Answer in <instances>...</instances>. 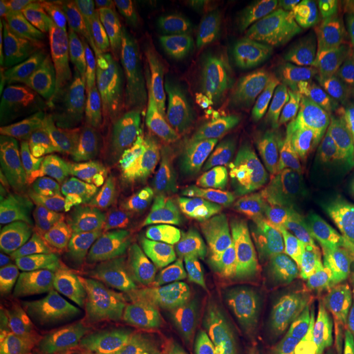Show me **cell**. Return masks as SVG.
Returning <instances> with one entry per match:
<instances>
[{"label": "cell", "instance_id": "cell-27", "mask_svg": "<svg viewBox=\"0 0 354 354\" xmlns=\"http://www.w3.org/2000/svg\"><path fill=\"white\" fill-rule=\"evenodd\" d=\"M184 71L190 89L205 106H214L221 97V86L214 66L198 35L196 20L192 19L183 45Z\"/></svg>", "mask_w": 354, "mask_h": 354}, {"label": "cell", "instance_id": "cell-7", "mask_svg": "<svg viewBox=\"0 0 354 354\" xmlns=\"http://www.w3.org/2000/svg\"><path fill=\"white\" fill-rule=\"evenodd\" d=\"M281 248L282 225L279 219L259 221L231 241L221 281L226 304L245 306L266 290L283 264Z\"/></svg>", "mask_w": 354, "mask_h": 354}, {"label": "cell", "instance_id": "cell-31", "mask_svg": "<svg viewBox=\"0 0 354 354\" xmlns=\"http://www.w3.org/2000/svg\"><path fill=\"white\" fill-rule=\"evenodd\" d=\"M82 7L105 45L115 55L133 62L134 37L120 3L82 1Z\"/></svg>", "mask_w": 354, "mask_h": 354}, {"label": "cell", "instance_id": "cell-35", "mask_svg": "<svg viewBox=\"0 0 354 354\" xmlns=\"http://www.w3.org/2000/svg\"><path fill=\"white\" fill-rule=\"evenodd\" d=\"M317 51L332 70H354V28L324 32L317 38Z\"/></svg>", "mask_w": 354, "mask_h": 354}, {"label": "cell", "instance_id": "cell-21", "mask_svg": "<svg viewBox=\"0 0 354 354\" xmlns=\"http://www.w3.org/2000/svg\"><path fill=\"white\" fill-rule=\"evenodd\" d=\"M140 349L138 327L112 310L88 314L82 333L59 354H136Z\"/></svg>", "mask_w": 354, "mask_h": 354}, {"label": "cell", "instance_id": "cell-25", "mask_svg": "<svg viewBox=\"0 0 354 354\" xmlns=\"http://www.w3.org/2000/svg\"><path fill=\"white\" fill-rule=\"evenodd\" d=\"M140 349L149 354H215L212 335L200 324L177 322L138 327Z\"/></svg>", "mask_w": 354, "mask_h": 354}, {"label": "cell", "instance_id": "cell-37", "mask_svg": "<svg viewBox=\"0 0 354 354\" xmlns=\"http://www.w3.org/2000/svg\"><path fill=\"white\" fill-rule=\"evenodd\" d=\"M67 0H21L12 1L13 8L21 24H42L61 7L70 4Z\"/></svg>", "mask_w": 354, "mask_h": 354}, {"label": "cell", "instance_id": "cell-26", "mask_svg": "<svg viewBox=\"0 0 354 354\" xmlns=\"http://www.w3.org/2000/svg\"><path fill=\"white\" fill-rule=\"evenodd\" d=\"M290 297L289 274L282 264L266 290L244 306L238 322L243 342L251 340L266 328L281 311H283Z\"/></svg>", "mask_w": 354, "mask_h": 354}, {"label": "cell", "instance_id": "cell-41", "mask_svg": "<svg viewBox=\"0 0 354 354\" xmlns=\"http://www.w3.org/2000/svg\"><path fill=\"white\" fill-rule=\"evenodd\" d=\"M216 354H227L226 352H223V351H221V352H218Z\"/></svg>", "mask_w": 354, "mask_h": 354}, {"label": "cell", "instance_id": "cell-20", "mask_svg": "<svg viewBox=\"0 0 354 354\" xmlns=\"http://www.w3.org/2000/svg\"><path fill=\"white\" fill-rule=\"evenodd\" d=\"M174 250L198 257L206 247V225L201 190L193 169L174 185L169 219Z\"/></svg>", "mask_w": 354, "mask_h": 354}, {"label": "cell", "instance_id": "cell-40", "mask_svg": "<svg viewBox=\"0 0 354 354\" xmlns=\"http://www.w3.org/2000/svg\"><path fill=\"white\" fill-rule=\"evenodd\" d=\"M19 24H20V20L13 8L12 1L1 0L0 1V32H1V36L10 37Z\"/></svg>", "mask_w": 354, "mask_h": 354}, {"label": "cell", "instance_id": "cell-15", "mask_svg": "<svg viewBox=\"0 0 354 354\" xmlns=\"http://www.w3.org/2000/svg\"><path fill=\"white\" fill-rule=\"evenodd\" d=\"M92 231L84 222H76L37 244L1 253L0 266L30 279L58 281L66 266L87 253Z\"/></svg>", "mask_w": 354, "mask_h": 354}, {"label": "cell", "instance_id": "cell-18", "mask_svg": "<svg viewBox=\"0 0 354 354\" xmlns=\"http://www.w3.org/2000/svg\"><path fill=\"white\" fill-rule=\"evenodd\" d=\"M120 6L131 28L134 45L138 50L140 59L160 70L165 73V76L174 82L180 93H183L184 100L188 104L193 118L203 115L207 106L197 100L190 89L187 76L178 71L163 26L153 12L150 1L120 3Z\"/></svg>", "mask_w": 354, "mask_h": 354}, {"label": "cell", "instance_id": "cell-34", "mask_svg": "<svg viewBox=\"0 0 354 354\" xmlns=\"http://www.w3.org/2000/svg\"><path fill=\"white\" fill-rule=\"evenodd\" d=\"M150 6L163 26L178 71L185 75L183 45L192 21L189 3L183 0H152Z\"/></svg>", "mask_w": 354, "mask_h": 354}, {"label": "cell", "instance_id": "cell-39", "mask_svg": "<svg viewBox=\"0 0 354 354\" xmlns=\"http://www.w3.org/2000/svg\"><path fill=\"white\" fill-rule=\"evenodd\" d=\"M0 127L8 129V102H7V50L4 41L0 42Z\"/></svg>", "mask_w": 354, "mask_h": 354}, {"label": "cell", "instance_id": "cell-11", "mask_svg": "<svg viewBox=\"0 0 354 354\" xmlns=\"http://www.w3.org/2000/svg\"><path fill=\"white\" fill-rule=\"evenodd\" d=\"M87 254L97 268L114 304L145 311L151 304L163 259L151 256H122L113 252L102 230H93Z\"/></svg>", "mask_w": 354, "mask_h": 354}, {"label": "cell", "instance_id": "cell-32", "mask_svg": "<svg viewBox=\"0 0 354 354\" xmlns=\"http://www.w3.org/2000/svg\"><path fill=\"white\" fill-rule=\"evenodd\" d=\"M230 11L241 29L252 38L260 50L273 54L279 48V36L266 1L263 0H230Z\"/></svg>", "mask_w": 354, "mask_h": 354}, {"label": "cell", "instance_id": "cell-10", "mask_svg": "<svg viewBox=\"0 0 354 354\" xmlns=\"http://www.w3.org/2000/svg\"><path fill=\"white\" fill-rule=\"evenodd\" d=\"M290 112L299 136V162L304 187L319 222L332 231L328 131L304 89L292 91Z\"/></svg>", "mask_w": 354, "mask_h": 354}, {"label": "cell", "instance_id": "cell-14", "mask_svg": "<svg viewBox=\"0 0 354 354\" xmlns=\"http://www.w3.org/2000/svg\"><path fill=\"white\" fill-rule=\"evenodd\" d=\"M93 111L88 99H84L71 105L46 124L19 136L10 143H1V185H4V177L10 165L15 168H24L28 165L49 167L75 140ZM1 140L4 142V138Z\"/></svg>", "mask_w": 354, "mask_h": 354}, {"label": "cell", "instance_id": "cell-2", "mask_svg": "<svg viewBox=\"0 0 354 354\" xmlns=\"http://www.w3.org/2000/svg\"><path fill=\"white\" fill-rule=\"evenodd\" d=\"M215 129L194 131L192 169L201 190L206 236L230 239L250 212L247 155L241 131L219 106H207Z\"/></svg>", "mask_w": 354, "mask_h": 354}, {"label": "cell", "instance_id": "cell-19", "mask_svg": "<svg viewBox=\"0 0 354 354\" xmlns=\"http://www.w3.org/2000/svg\"><path fill=\"white\" fill-rule=\"evenodd\" d=\"M8 38L19 55L41 74L71 84H84L88 79L89 67L64 50L42 24L20 23Z\"/></svg>", "mask_w": 354, "mask_h": 354}, {"label": "cell", "instance_id": "cell-33", "mask_svg": "<svg viewBox=\"0 0 354 354\" xmlns=\"http://www.w3.org/2000/svg\"><path fill=\"white\" fill-rule=\"evenodd\" d=\"M322 310V324L308 354H353L340 301L329 295L324 299Z\"/></svg>", "mask_w": 354, "mask_h": 354}, {"label": "cell", "instance_id": "cell-30", "mask_svg": "<svg viewBox=\"0 0 354 354\" xmlns=\"http://www.w3.org/2000/svg\"><path fill=\"white\" fill-rule=\"evenodd\" d=\"M39 306L42 322L54 354H59L64 348L79 339L88 314L82 317L70 315L61 302L57 282L50 281L44 282L41 286Z\"/></svg>", "mask_w": 354, "mask_h": 354}, {"label": "cell", "instance_id": "cell-29", "mask_svg": "<svg viewBox=\"0 0 354 354\" xmlns=\"http://www.w3.org/2000/svg\"><path fill=\"white\" fill-rule=\"evenodd\" d=\"M329 178L336 193L332 236L354 266V169L335 162L329 168Z\"/></svg>", "mask_w": 354, "mask_h": 354}, {"label": "cell", "instance_id": "cell-22", "mask_svg": "<svg viewBox=\"0 0 354 354\" xmlns=\"http://www.w3.org/2000/svg\"><path fill=\"white\" fill-rule=\"evenodd\" d=\"M42 26L64 50L79 62L91 67L99 64L104 39L100 37L88 16L82 7V1L70 3L46 19Z\"/></svg>", "mask_w": 354, "mask_h": 354}, {"label": "cell", "instance_id": "cell-12", "mask_svg": "<svg viewBox=\"0 0 354 354\" xmlns=\"http://www.w3.org/2000/svg\"><path fill=\"white\" fill-rule=\"evenodd\" d=\"M289 281V304L259 335L244 342L245 354H297L310 340L322 317L319 290L302 272H294Z\"/></svg>", "mask_w": 354, "mask_h": 354}, {"label": "cell", "instance_id": "cell-8", "mask_svg": "<svg viewBox=\"0 0 354 354\" xmlns=\"http://www.w3.org/2000/svg\"><path fill=\"white\" fill-rule=\"evenodd\" d=\"M290 153L295 178V212L291 228L292 251L304 266L320 277L333 285H348L354 281V266L336 245L332 231L324 227L317 218L304 187L298 143H292Z\"/></svg>", "mask_w": 354, "mask_h": 354}, {"label": "cell", "instance_id": "cell-28", "mask_svg": "<svg viewBox=\"0 0 354 354\" xmlns=\"http://www.w3.org/2000/svg\"><path fill=\"white\" fill-rule=\"evenodd\" d=\"M171 102L172 118V145H171V167L172 184H177L192 171L193 163V117L188 104L183 99L174 82L163 76Z\"/></svg>", "mask_w": 354, "mask_h": 354}, {"label": "cell", "instance_id": "cell-17", "mask_svg": "<svg viewBox=\"0 0 354 354\" xmlns=\"http://www.w3.org/2000/svg\"><path fill=\"white\" fill-rule=\"evenodd\" d=\"M200 272L193 257L172 250L163 257L151 304L143 311L152 324L177 323L193 313L200 295Z\"/></svg>", "mask_w": 354, "mask_h": 354}, {"label": "cell", "instance_id": "cell-4", "mask_svg": "<svg viewBox=\"0 0 354 354\" xmlns=\"http://www.w3.org/2000/svg\"><path fill=\"white\" fill-rule=\"evenodd\" d=\"M99 84L102 118L113 155L112 180L102 198L105 200L143 163L146 156L140 133L137 67L115 55L105 42L99 61Z\"/></svg>", "mask_w": 354, "mask_h": 354}, {"label": "cell", "instance_id": "cell-9", "mask_svg": "<svg viewBox=\"0 0 354 354\" xmlns=\"http://www.w3.org/2000/svg\"><path fill=\"white\" fill-rule=\"evenodd\" d=\"M51 172L100 203L109 189L113 155L102 111L95 109L87 124L49 165Z\"/></svg>", "mask_w": 354, "mask_h": 354}, {"label": "cell", "instance_id": "cell-16", "mask_svg": "<svg viewBox=\"0 0 354 354\" xmlns=\"http://www.w3.org/2000/svg\"><path fill=\"white\" fill-rule=\"evenodd\" d=\"M221 86L225 113L234 122L241 117L245 83V59L241 41L227 19H194Z\"/></svg>", "mask_w": 354, "mask_h": 354}, {"label": "cell", "instance_id": "cell-13", "mask_svg": "<svg viewBox=\"0 0 354 354\" xmlns=\"http://www.w3.org/2000/svg\"><path fill=\"white\" fill-rule=\"evenodd\" d=\"M0 326L3 344L10 353L54 354L33 279L1 270Z\"/></svg>", "mask_w": 354, "mask_h": 354}, {"label": "cell", "instance_id": "cell-38", "mask_svg": "<svg viewBox=\"0 0 354 354\" xmlns=\"http://www.w3.org/2000/svg\"><path fill=\"white\" fill-rule=\"evenodd\" d=\"M190 10L194 15L193 19H203V17H222L227 19V1L222 0H192L189 1Z\"/></svg>", "mask_w": 354, "mask_h": 354}, {"label": "cell", "instance_id": "cell-6", "mask_svg": "<svg viewBox=\"0 0 354 354\" xmlns=\"http://www.w3.org/2000/svg\"><path fill=\"white\" fill-rule=\"evenodd\" d=\"M3 41L7 50V133L23 136L87 99L86 84L64 83L41 74L19 55L10 38Z\"/></svg>", "mask_w": 354, "mask_h": 354}, {"label": "cell", "instance_id": "cell-3", "mask_svg": "<svg viewBox=\"0 0 354 354\" xmlns=\"http://www.w3.org/2000/svg\"><path fill=\"white\" fill-rule=\"evenodd\" d=\"M172 189L171 158L152 140L143 163L97 205L99 213L117 207L111 226L102 230L113 252L151 256L169 227Z\"/></svg>", "mask_w": 354, "mask_h": 354}, {"label": "cell", "instance_id": "cell-1", "mask_svg": "<svg viewBox=\"0 0 354 354\" xmlns=\"http://www.w3.org/2000/svg\"><path fill=\"white\" fill-rule=\"evenodd\" d=\"M241 120L252 163L250 214L260 221H281L295 206L292 162L276 86L248 55Z\"/></svg>", "mask_w": 354, "mask_h": 354}, {"label": "cell", "instance_id": "cell-24", "mask_svg": "<svg viewBox=\"0 0 354 354\" xmlns=\"http://www.w3.org/2000/svg\"><path fill=\"white\" fill-rule=\"evenodd\" d=\"M137 79L140 122L149 130L160 150L171 158L172 118L165 80L155 67L140 58L137 64Z\"/></svg>", "mask_w": 354, "mask_h": 354}, {"label": "cell", "instance_id": "cell-36", "mask_svg": "<svg viewBox=\"0 0 354 354\" xmlns=\"http://www.w3.org/2000/svg\"><path fill=\"white\" fill-rule=\"evenodd\" d=\"M319 84L330 105L354 120V70H327L319 74Z\"/></svg>", "mask_w": 354, "mask_h": 354}, {"label": "cell", "instance_id": "cell-23", "mask_svg": "<svg viewBox=\"0 0 354 354\" xmlns=\"http://www.w3.org/2000/svg\"><path fill=\"white\" fill-rule=\"evenodd\" d=\"M57 286L64 310L73 317L86 315L89 310L105 304H114L97 268L87 253L64 268Z\"/></svg>", "mask_w": 354, "mask_h": 354}, {"label": "cell", "instance_id": "cell-42", "mask_svg": "<svg viewBox=\"0 0 354 354\" xmlns=\"http://www.w3.org/2000/svg\"><path fill=\"white\" fill-rule=\"evenodd\" d=\"M87 354H96V353H87Z\"/></svg>", "mask_w": 354, "mask_h": 354}, {"label": "cell", "instance_id": "cell-5", "mask_svg": "<svg viewBox=\"0 0 354 354\" xmlns=\"http://www.w3.org/2000/svg\"><path fill=\"white\" fill-rule=\"evenodd\" d=\"M89 205L54 172L26 169L6 183L0 207L1 236H26L53 222L77 219Z\"/></svg>", "mask_w": 354, "mask_h": 354}]
</instances>
